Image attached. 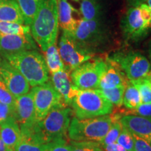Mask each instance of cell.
I'll return each mask as SVG.
<instances>
[{
	"label": "cell",
	"mask_w": 151,
	"mask_h": 151,
	"mask_svg": "<svg viewBox=\"0 0 151 151\" xmlns=\"http://www.w3.org/2000/svg\"><path fill=\"white\" fill-rule=\"evenodd\" d=\"M124 37L127 41H138L146 35L150 27L141 16L139 6L130 7L121 21Z\"/></svg>",
	"instance_id": "obj_11"
},
{
	"label": "cell",
	"mask_w": 151,
	"mask_h": 151,
	"mask_svg": "<svg viewBox=\"0 0 151 151\" xmlns=\"http://www.w3.org/2000/svg\"><path fill=\"white\" fill-rule=\"evenodd\" d=\"M116 142L123 147L127 151H134V141L133 135L125 127H122Z\"/></svg>",
	"instance_id": "obj_31"
},
{
	"label": "cell",
	"mask_w": 151,
	"mask_h": 151,
	"mask_svg": "<svg viewBox=\"0 0 151 151\" xmlns=\"http://www.w3.org/2000/svg\"><path fill=\"white\" fill-rule=\"evenodd\" d=\"M0 151H7L6 148L4 143L1 137H0Z\"/></svg>",
	"instance_id": "obj_39"
},
{
	"label": "cell",
	"mask_w": 151,
	"mask_h": 151,
	"mask_svg": "<svg viewBox=\"0 0 151 151\" xmlns=\"http://www.w3.org/2000/svg\"><path fill=\"white\" fill-rule=\"evenodd\" d=\"M80 11L85 20H99L101 16V8L97 0H81Z\"/></svg>",
	"instance_id": "obj_25"
},
{
	"label": "cell",
	"mask_w": 151,
	"mask_h": 151,
	"mask_svg": "<svg viewBox=\"0 0 151 151\" xmlns=\"http://www.w3.org/2000/svg\"><path fill=\"white\" fill-rule=\"evenodd\" d=\"M15 114L20 130L30 129L34 127L37 121L32 92L16 98Z\"/></svg>",
	"instance_id": "obj_13"
},
{
	"label": "cell",
	"mask_w": 151,
	"mask_h": 151,
	"mask_svg": "<svg viewBox=\"0 0 151 151\" xmlns=\"http://www.w3.org/2000/svg\"><path fill=\"white\" fill-rule=\"evenodd\" d=\"M71 105L76 117L78 119L92 118L111 114L113 108L112 104L97 89L78 90Z\"/></svg>",
	"instance_id": "obj_4"
},
{
	"label": "cell",
	"mask_w": 151,
	"mask_h": 151,
	"mask_svg": "<svg viewBox=\"0 0 151 151\" xmlns=\"http://www.w3.org/2000/svg\"><path fill=\"white\" fill-rule=\"evenodd\" d=\"M11 120H16L15 109L0 102V125Z\"/></svg>",
	"instance_id": "obj_34"
},
{
	"label": "cell",
	"mask_w": 151,
	"mask_h": 151,
	"mask_svg": "<svg viewBox=\"0 0 151 151\" xmlns=\"http://www.w3.org/2000/svg\"><path fill=\"white\" fill-rule=\"evenodd\" d=\"M0 137L7 151H15L21 139V132L16 120H11L0 125Z\"/></svg>",
	"instance_id": "obj_19"
},
{
	"label": "cell",
	"mask_w": 151,
	"mask_h": 151,
	"mask_svg": "<svg viewBox=\"0 0 151 151\" xmlns=\"http://www.w3.org/2000/svg\"><path fill=\"white\" fill-rule=\"evenodd\" d=\"M122 127H123V126L120 122V120L113 122L112 125H111L109 132H107L106 135L104 138L103 140L101 142H99V144L101 145V147L116 143L120 132L122 131Z\"/></svg>",
	"instance_id": "obj_29"
},
{
	"label": "cell",
	"mask_w": 151,
	"mask_h": 151,
	"mask_svg": "<svg viewBox=\"0 0 151 151\" xmlns=\"http://www.w3.org/2000/svg\"><path fill=\"white\" fill-rule=\"evenodd\" d=\"M124 127L151 145V118L127 115L120 119Z\"/></svg>",
	"instance_id": "obj_17"
},
{
	"label": "cell",
	"mask_w": 151,
	"mask_h": 151,
	"mask_svg": "<svg viewBox=\"0 0 151 151\" xmlns=\"http://www.w3.org/2000/svg\"><path fill=\"white\" fill-rule=\"evenodd\" d=\"M5 59L20 71L29 86L36 87L48 81L49 71L46 60L35 50H25L5 55Z\"/></svg>",
	"instance_id": "obj_2"
},
{
	"label": "cell",
	"mask_w": 151,
	"mask_h": 151,
	"mask_svg": "<svg viewBox=\"0 0 151 151\" xmlns=\"http://www.w3.org/2000/svg\"><path fill=\"white\" fill-rule=\"evenodd\" d=\"M111 59L118 64L129 81L144 78L150 71V62L139 52H117Z\"/></svg>",
	"instance_id": "obj_9"
},
{
	"label": "cell",
	"mask_w": 151,
	"mask_h": 151,
	"mask_svg": "<svg viewBox=\"0 0 151 151\" xmlns=\"http://www.w3.org/2000/svg\"><path fill=\"white\" fill-rule=\"evenodd\" d=\"M150 72H151V70H150Z\"/></svg>",
	"instance_id": "obj_44"
},
{
	"label": "cell",
	"mask_w": 151,
	"mask_h": 151,
	"mask_svg": "<svg viewBox=\"0 0 151 151\" xmlns=\"http://www.w3.org/2000/svg\"><path fill=\"white\" fill-rule=\"evenodd\" d=\"M134 141V151H151V145L146 140L138 136L133 134Z\"/></svg>",
	"instance_id": "obj_36"
},
{
	"label": "cell",
	"mask_w": 151,
	"mask_h": 151,
	"mask_svg": "<svg viewBox=\"0 0 151 151\" xmlns=\"http://www.w3.org/2000/svg\"><path fill=\"white\" fill-rule=\"evenodd\" d=\"M52 85L56 91L62 96L67 106L71 105L72 100L76 95L78 90L73 84L70 71L67 69L52 74Z\"/></svg>",
	"instance_id": "obj_15"
},
{
	"label": "cell",
	"mask_w": 151,
	"mask_h": 151,
	"mask_svg": "<svg viewBox=\"0 0 151 151\" xmlns=\"http://www.w3.org/2000/svg\"><path fill=\"white\" fill-rule=\"evenodd\" d=\"M125 86H120L111 89H97L106 99L109 100L113 105L120 107L123 104V94Z\"/></svg>",
	"instance_id": "obj_27"
},
{
	"label": "cell",
	"mask_w": 151,
	"mask_h": 151,
	"mask_svg": "<svg viewBox=\"0 0 151 151\" xmlns=\"http://www.w3.org/2000/svg\"><path fill=\"white\" fill-rule=\"evenodd\" d=\"M58 49L65 69L69 71L91 60L94 55V52L79 44L72 35L66 32L62 33Z\"/></svg>",
	"instance_id": "obj_7"
},
{
	"label": "cell",
	"mask_w": 151,
	"mask_h": 151,
	"mask_svg": "<svg viewBox=\"0 0 151 151\" xmlns=\"http://www.w3.org/2000/svg\"><path fill=\"white\" fill-rule=\"evenodd\" d=\"M30 26L13 22L0 21V35H24L30 33Z\"/></svg>",
	"instance_id": "obj_26"
},
{
	"label": "cell",
	"mask_w": 151,
	"mask_h": 151,
	"mask_svg": "<svg viewBox=\"0 0 151 151\" xmlns=\"http://www.w3.org/2000/svg\"><path fill=\"white\" fill-rule=\"evenodd\" d=\"M77 10L66 0H58V22L63 32L73 35L80 20L74 18Z\"/></svg>",
	"instance_id": "obj_18"
},
{
	"label": "cell",
	"mask_w": 151,
	"mask_h": 151,
	"mask_svg": "<svg viewBox=\"0 0 151 151\" xmlns=\"http://www.w3.org/2000/svg\"><path fill=\"white\" fill-rule=\"evenodd\" d=\"M144 78L146 79V81H148V83L150 84V86H151V72H149L148 74L147 75L146 77H144Z\"/></svg>",
	"instance_id": "obj_40"
},
{
	"label": "cell",
	"mask_w": 151,
	"mask_h": 151,
	"mask_svg": "<svg viewBox=\"0 0 151 151\" xmlns=\"http://www.w3.org/2000/svg\"><path fill=\"white\" fill-rule=\"evenodd\" d=\"M147 2H148V6L150 7V10H151V0H148V1H147Z\"/></svg>",
	"instance_id": "obj_42"
},
{
	"label": "cell",
	"mask_w": 151,
	"mask_h": 151,
	"mask_svg": "<svg viewBox=\"0 0 151 151\" xmlns=\"http://www.w3.org/2000/svg\"><path fill=\"white\" fill-rule=\"evenodd\" d=\"M148 53H149V56H150V59H151V40L150 41L148 44Z\"/></svg>",
	"instance_id": "obj_41"
},
{
	"label": "cell",
	"mask_w": 151,
	"mask_h": 151,
	"mask_svg": "<svg viewBox=\"0 0 151 151\" xmlns=\"http://www.w3.org/2000/svg\"><path fill=\"white\" fill-rule=\"evenodd\" d=\"M104 151H127L123 147L118 144V143H113L111 144L102 147Z\"/></svg>",
	"instance_id": "obj_37"
},
{
	"label": "cell",
	"mask_w": 151,
	"mask_h": 151,
	"mask_svg": "<svg viewBox=\"0 0 151 151\" xmlns=\"http://www.w3.org/2000/svg\"><path fill=\"white\" fill-rule=\"evenodd\" d=\"M66 1H67V0H66ZM73 1H80V0H73Z\"/></svg>",
	"instance_id": "obj_43"
},
{
	"label": "cell",
	"mask_w": 151,
	"mask_h": 151,
	"mask_svg": "<svg viewBox=\"0 0 151 151\" xmlns=\"http://www.w3.org/2000/svg\"><path fill=\"white\" fill-rule=\"evenodd\" d=\"M45 52V60L49 72L55 73L58 71L65 70V67L60 57L59 49L56 44L52 45L47 49Z\"/></svg>",
	"instance_id": "obj_22"
},
{
	"label": "cell",
	"mask_w": 151,
	"mask_h": 151,
	"mask_svg": "<svg viewBox=\"0 0 151 151\" xmlns=\"http://www.w3.org/2000/svg\"><path fill=\"white\" fill-rule=\"evenodd\" d=\"M71 151H104L99 143L92 141H73L70 142Z\"/></svg>",
	"instance_id": "obj_30"
},
{
	"label": "cell",
	"mask_w": 151,
	"mask_h": 151,
	"mask_svg": "<svg viewBox=\"0 0 151 151\" xmlns=\"http://www.w3.org/2000/svg\"><path fill=\"white\" fill-rule=\"evenodd\" d=\"M106 68V61L92 58L71 71L73 84L79 90H97Z\"/></svg>",
	"instance_id": "obj_6"
},
{
	"label": "cell",
	"mask_w": 151,
	"mask_h": 151,
	"mask_svg": "<svg viewBox=\"0 0 151 151\" xmlns=\"http://www.w3.org/2000/svg\"><path fill=\"white\" fill-rule=\"evenodd\" d=\"M106 62V68L100 79L98 89L106 90L120 86H126L129 80L125 77L118 64L109 58H107Z\"/></svg>",
	"instance_id": "obj_16"
},
{
	"label": "cell",
	"mask_w": 151,
	"mask_h": 151,
	"mask_svg": "<svg viewBox=\"0 0 151 151\" xmlns=\"http://www.w3.org/2000/svg\"><path fill=\"white\" fill-rule=\"evenodd\" d=\"M43 151H71V147L65 139H60L46 143Z\"/></svg>",
	"instance_id": "obj_33"
},
{
	"label": "cell",
	"mask_w": 151,
	"mask_h": 151,
	"mask_svg": "<svg viewBox=\"0 0 151 151\" xmlns=\"http://www.w3.org/2000/svg\"><path fill=\"white\" fill-rule=\"evenodd\" d=\"M128 4L131 7L137 6L141 4L146 3L148 1V0H126Z\"/></svg>",
	"instance_id": "obj_38"
},
{
	"label": "cell",
	"mask_w": 151,
	"mask_h": 151,
	"mask_svg": "<svg viewBox=\"0 0 151 151\" xmlns=\"http://www.w3.org/2000/svg\"><path fill=\"white\" fill-rule=\"evenodd\" d=\"M0 102L7 104L15 109L16 97L13 95L4 81L0 78Z\"/></svg>",
	"instance_id": "obj_32"
},
{
	"label": "cell",
	"mask_w": 151,
	"mask_h": 151,
	"mask_svg": "<svg viewBox=\"0 0 151 151\" xmlns=\"http://www.w3.org/2000/svg\"><path fill=\"white\" fill-rule=\"evenodd\" d=\"M58 27V0H39L30 28L33 39L43 52L56 43Z\"/></svg>",
	"instance_id": "obj_1"
},
{
	"label": "cell",
	"mask_w": 151,
	"mask_h": 151,
	"mask_svg": "<svg viewBox=\"0 0 151 151\" xmlns=\"http://www.w3.org/2000/svg\"><path fill=\"white\" fill-rule=\"evenodd\" d=\"M129 115L151 118V104H141L137 108L129 110Z\"/></svg>",
	"instance_id": "obj_35"
},
{
	"label": "cell",
	"mask_w": 151,
	"mask_h": 151,
	"mask_svg": "<svg viewBox=\"0 0 151 151\" xmlns=\"http://www.w3.org/2000/svg\"><path fill=\"white\" fill-rule=\"evenodd\" d=\"M139 90L141 104H151V86L145 78L130 81Z\"/></svg>",
	"instance_id": "obj_28"
},
{
	"label": "cell",
	"mask_w": 151,
	"mask_h": 151,
	"mask_svg": "<svg viewBox=\"0 0 151 151\" xmlns=\"http://www.w3.org/2000/svg\"><path fill=\"white\" fill-rule=\"evenodd\" d=\"M21 139L15 151H43L45 145L41 143L32 132L31 129L20 130Z\"/></svg>",
	"instance_id": "obj_21"
},
{
	"label": "cell",
	"mask_w": 151,
	"mask_h": 151,
	"mask_svg": "<svg viewBox=\"0 0 151 151\" xmlns=\"http://www.w3.org/2000/svg\"><path fill=\"white\" fill-rule=\"evenodd\" d=\"M112 125L109 115L88 119L72 118L68 134L73 141L101 142Z\"/></svg>",
	"instance_id": "obj_5"
},
{
	"label": "cell",
	"mask_w": 151,
	"mask_h": 151,
	"mask_svg": "<svg viewBox=\"0 0 151 151\" xmlns=\"http://www.w3.org/2000/svg\"><path fill=\"white\" fill-rule=\"evenodd\" d=\"M0 21L24 24L16 0H0Z\"/></svg>",
	"instance_id": "obj_20"
},
{
	"label": "cell",
	"mask_w": 151,
	"mask_h": 151,
	"mask_svg": "<svg viewBox=\"0 0 151 151\" xmlns=\"http://www.w3.org/2000/svg\"><path fill=\"white\" fill-rule=\"evenodd\" d=\"M24 24L31 26L39 8V0H16Z\"/></svg>",
	"instance_id": "obj_23"
},
{
	"label": "cell",
	"mask_w": 151,
	"mask_h": 151,
	"mask_svg": "<svg viewBox=\"0 0 151 151\" xmlns=\"http://www.w3.org/2000/svg\"><path fill=\"white\" fill-rule=\"evenodd\" d=\"M0 78L16 98L29 91L28 81L6 59L0 60Z\"/></svg>",
	"instance_id": "obj_12"
},
{
	"label": "cell",
	"mask_w": 151,
	"mask_h": 151,
	"mask_svg": "<svg viewBox=\"0 0 151 151\" xmlns=\"http://www.w3.org/2000/svg\"><path fill=\"white\" fill-rule=\"evenodd\" d=\"M141 104V100L139 90L129 81L124 88L123 104L129 110H133L137 108Z\"/></svg>",
	"instance_id": "obj_24"
},
{
	"label": "cell",
	"mask_w": 151,
	"mask_h": 151,
	"mask_svg": "<svg viewBox=\"0 0 151 151\" xmlns=\"http://www.w3.org/2000/svg\"><path fill=\"white\" fill-rule=\"evenodd\" d=\"M35 39L29 34L24 35H0V54H9L35 50L37 48Z\"/></svg>",
	"instance_id": "obj_14"
},
{
	"label": "cell",
	"mask_w": 151,
	"mask_h": 151,
	"mask_svg": "<svg viewBox=\"0 0 151 151\" xmlns=\"http://www.w3.org/2000/svg\"><path fill=\"white\" fill-rule=\"evenodd\" d=\"M72 36L79 44L92 52L106 40V33L99 20L81 19Z\"/></svg>",
	"instance_id": "obj_8"
},
{
	"label": "cell",
	"mask_w": 151,
	"mask_h": 151,
	"mask_svg": "<svg viewBox=\"0 0 151 151\" xmlns=\"http://www.w3.org/2000/svg\"><path fill=\"white\" fill-rule=\"evenodd\" d=\"M35 103L36 121L43 120L52 109L60 106H67L62 96L50 83L34 87L31 90Z\"/></svg>",
	"instance_id": "obj_10"
},
{
	"label": "cell",
	"mask_w": 151,
	"mask_h": 151,
	"mask_svg": "<svg viewBox=\"0 0 151 151\" xmlns=\"http://www.w3.org/2000/svg\"><path fill=\"white\" fill-rule=\"evenodd\" d=\"M71 110L67 106L52 109L43 120L36 122L32 131L43 144L65 139L71 122Z\"/></svg>",
	"instance_id": "obj_3"
}]
</instances>
